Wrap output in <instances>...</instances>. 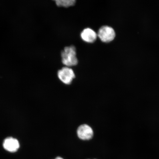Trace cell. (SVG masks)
<instances>
[{
	"label": "cell",
	"instance_id": "6da1fadb",
	"mask_svg": "<svg viewBox=\"0 0 159 159\" xmlns=\"http://www.w3.org/2000/svg\"><path fill=\"white\" fill-rule=\"evenodd\" d=\"M62 62L66 67L75 66L78 63L76 48L74 46L65 47L61 52Z\"/></svg>",
	"mask_w": 159,
	"mask_h": 159
},
{
	"label": "cell",
	"instance_id": "7a4b0ae2",
	"mask_svg": "<svg viewBox=\"0 0 159 159\" xmlns=\"http://www.w3.org/2000/svg\"><path fill=\"white\" fill-rule=\"evenodd\" d=\"M115 33L112 27L105 25L99 29L97 36L101 40L105 43L112 41L115 37Z\"/></svg>",
	"mask_w": 159,
	"mask_h": 159
},
{
	"label": "cell",
	"instance_id": "3957f363",
	"mask_svg": "<svg viewBox=\"0 0 159 159\" xmlns=\"http://www.w3.org/2000/svg\"><path fill=\"white\" fill-rule=\"evenodd\" d=\"M57 75L60 80L66 85L70 84L75 77L73 70L67 67L59 70Z\"/></svg>",
	"mask_w": 159,
	"mask_h": 159
},
{
	"label": "cell",
	"instance_id": "277c9868",
	"mask_svg": "<svg viewBox=\"0 0 159 159\" xmlns=\"http://www.w3.org/2000/svg\"><path fill=\"white\" fill-rule=\"evenodd\" d=\"M77 134L80 140L88 141L93 138L94 133L90 126L86 124H83L80 125L77 128Z\"/></svg>",
	"mask_w": 159,
	"mask_h": 159
},
{
	"label": "cell",
	"instance_id": "5b68a950",
	"mask_svg": "<svg viewBox=\"0 0 159 159\" xmlns=\"http://www.w3.org/2000/svg\"><path fill=\"white\" fill-rule=\"evenodd\" d=\"M3 147L6 150L11 152H15L20 148L19 141L13 138L6 139L3 143Z\"/></svg>",
	"mask_w": 159,
	"mask_h": 159
},
{
	"label": "cell",
	"instance_id": "8992f818",
	"mask_svg": "<svg viewBox=\"0 0 159 159\" xmlns=\"http://www.w3.org/2000/svg\"><path fill=\"white\" fill-rule=\"evenodd\" d=\"M80 36L83 41L89 43H94L98 36L94 31L89 28L83 30L81 33Z\"/></svg>",
	"mask_w": 159,
	"mask_h": 159
},
{
	"label": "cell",
	"instance_id": "52a82bcc",
	"mask_svg": "<svg viewBox=\"0 0 159 159\" xmlns=\"http://www.w3.org/2000/svg\"><path fill=\"white\" fill-rule=\"evenodd\" d=\"M55 3L59 7H68L74 6L76 2L75 0H58L55 1Z\"/></svg>",
	"mask_w": 159,
	"mask_h": 159
},
{
	"label": "cell",
	"instance_id": "ba28073f",
	"mask_svg": "<svg viewBox=\"0 0 159 159\" xmlns=\"http://www.w3.org/2000/svg\"><path fill=\"white\" fill-rule=\"evenodd\" d=\"M55 159H64L61 157L58 156Z\"/></svg>",
	"mask_w": 159,
	"mask_h": 159
},
{
	"label": "cell",
	"instance_id": "9c48e42d",
	"mask_svg": "<svg viewBox=\"0 0 159 159\" xmlns=\"http://www.w3.org/2000/svg\"></svg>",
	"mask_w": 159,
	"mask_h": 159
}]
</instances>
